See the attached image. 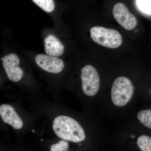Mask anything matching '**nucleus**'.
<instances>
[{"label":"nucleus","instance_id":"8","mask_svg":"<svg viewBox=\"0 0 151 151\" xmlns=\"http://www.w3.org/2000/svg\"><path fill=\"white\" fill-rule=\"evenodd\" d=\"M0 116L4 123L9 124L15 129H20L23 126L20 117L13 107L8 104L0 106Z\"/></svg>","mask_w":151,"mask_h":151},{"label":"nucleus","instance_id":"9","mask_svg":"<svg viewBox=\"0 0 151 151\" xmlns=\"http://www.w3.org/2000/svg\"><path fill=\"white\" fill-rule=\"evenodd\" d=\"M45 50L47 55L58 57L63 54L64 46L55 36L50 35L45 40Z\"/></svg>","mask_w":151,"mask_h":151},{"label":"nucleus","instance_id":"6","mask_svg":"<svg viewBox=\"0 0 151 151\" xmlns=\"http://www.w3.org/2000/svg\"><path fill=\"white\" fill-rule=\"evenodd\" d=\"M2 59L3 66L9 79L13 82L20 81L23 76L24 72L19 66L20 62L19 57L16 54L11 53Z\"/></svg>","mask_w":151,"mask_h":151},{"label":"nucleus","instance_id":"11","mask_svg":"<svg viewBox=\"0 0 151 151\" xmlns=\"http://www.w3.org/2000/svg\"><path fill=\"white\" fill-rule=\"evenodd\" d=\"M35 3L47 12L54 10L55 5L53 0H32Z\"/></svg>","mask_w":151,"mask_h":151},{"label":"nucleus","instance_id":"13","mask_svg":"<svg viewBox=\"0 0 151 151\" xmlns=\"http://www.w3.org/2000/svg\"><path fill=\"white\" fill-rule=\"evenodd\" d=\"M139 7L143 12L151 13V0H138Z\"/></svg>","mask_w":151,"mask_h":151},{"label":"nucleus","instance_id":"1","mask_svg":"<svg viewBox=\"0 0 151 151\" xmlns=\"http://www.w3.org/2000/svg\"><path fill=\"white\" fill-rule=\"evenodd\" d=\"M52 129L58 138L68 142L79 144L86 140V134L80 124L68 116L56 117L53 121Z\"/></svg>","mask_w":151,"mask_h":151},{"label":"nucleus","instance_id":"3","mask_svg":"<svg viewBox=\"0 0 151 151\" xmlns=\"http://www.w3.org/2000/svg\"><path fill=\"white\" fill-rule=\"evenodd\" d=\"M90 35L94 42L108 48H117L122 42V36L118 31L102 27L92 28Z\"/></svg>","mask_w":151,"mask_h":151},{"label":"nucleus","instance_id":"12","mask_svg":"<svg viewBox=\"0 0 151 151\" xmlns=\"http://www.w3.org/2000/svg\"><path fill=\"white\" fill-rule=\"evenodd\" d=\"M69 147V142L61 139L50 146V151H68Z\"/></svg>","mask_w":151,"mask_h":151},{"label":"nucleus","instance_id":"10","mask_svg":"<svg viewBox=\"0 0 151 151\" xmlns=\"http://www.w3.org/2000/svg\"><path fill=\"white\" fill-rule=\"evenodd\" d=\"M137 117L141 124L151 129V109L140 111Z\"/></svg>","mask_w":151,"mask_h":151},{"label":"nucleus","instance_id":"4","mask_svg":"<svg viewBox=\"0 0 151 151\" xmlns=\"http://www.w3.org/2000/svg\"><path fill=\"white\" fill-rule=\"evenodd\" d=\"M81 77L84 94L89 97L96 95L100 86V77L96 68L92 65H85L81 68Z\"/></svg>","mask_w":151,"mask_h":151},{"label":"nucleus","instance_id":"7","mask_svg":"<svg viewBox=\"0 0 151 151\" xmlns=\"http://www.w3.org/2000/svg\"><path fill=\"white\" fill-rule=\"evenodd\" d=\"M35 62L40 68L49 73H57L64 68L63 61L56 57L45 54H39L35 57Z\"/></svg>","mask_w":151,"mask_h":151},{"label":"nucleus","instance_id":"5","mask_svg":"<svg viewBox=\"0 0 151 151\" xmlns=\"http://www.w3.org/2000/svg\"><path fill=\"white\" fill-rule=\"evenodd\" d=\"M113 17L121 26L128 30L134 29L137 24L136 17L129 11L123 3H118L113 7Z\"/></svg>","mask_w":151,"mask_h":151},{"label":"nucleus","instance_id":"2","mask_svg":"<svg viewBox=\"0 0 151 151\" xmlns=\"http://www.w3.org/2000/svg\"><path fill=\"white\" fill-rule=\"evenodd\" d=\"M134 92L133 84L129 78L119 76L113 82L111 90L113 104L117 107H123L131 100Z\"/></svg>","mask_w":151,"mask_h":151}]
</instances>
